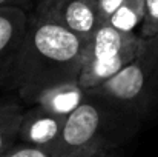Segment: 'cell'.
<instances>
[{"label": "cell", "mask_w": 158, "mask_h": 157, "mask_svg": "<svg viewBox=\"0 0 158 157\" xmlns=\"http://www.w3.org/2000/svg\"><path fill=\"white\" fill-rule=\"evenodd\" d=\"M85 43L66 28L29 14L28 29L8 86L34 103L46 89L78 82Z\"/></svg>", "instance_id": "cell-1"}, {"label": "cell", "mask_w": 158, "mask_h": 157, "mask_svg": "<svg viewBox=\"0 0 158 157\" xmlns=\"http://www.w3.org/2000/svg\"><path fill=\"white\" fill-rule=\"evenodd\" d=\"M141 128L158 108V36L143 39L135 59L103 85L88 89Z\"/></svg>", "instance_id": "cell-2"}, {"label": "cell", "mask_w": 158, "mask_h": 157, "mask_svg": "<svg viewBox=\"0 0 158 157\" xmlns=\"http://www.w3.org/2000/svg\"><path fill=\"white\" fill-rule=\"evenodd\" d=\"M140 131L109 102L88 91V97L72 114L68 116L60 142L55 150L60 157L78 150L97 151L121 150Z\"/></svg>", "instance_id": "cell-3"}, {"label": "cell", "mask_w": 158, "mask_h": 157, "mask_svg": "<svg viewBox=\"0 0 158 157\" xmlns=\"http://www.w3.org/2000/svg\"><path fill=\"white\" fill-rule=\"evenodd\" d=\"M143 37L137 33H123L103 23L85 45L78 83L85 89L103 85L138 54Z\"/></svg>", "instance_id": "cell-4"}, {"label": "cell", "mask_w": 158, "mask_h": 157, "mask_svg": "<svg viewBox=\"0 0 158 157\" xmlns=\"http://www.w3.org/2000/svg\"><path fill=\"white\" fill-rule=\"evenodd\" d=\"M34 12L66 28L85 45L102 26L98 0H39Z\"/></svg>", "instance_id": "cell-5"}, {"label": "cell", "mask_w": 158, "mask_h": 157, "mask_svg": "<svg viewBox=\"0 0 158 157\" xmlns=\"http://www.w3.org/2000/svg\"><path fill=\"white\" fill-rule=\"evenodd\" d=\"M29 14L19 6L0 8V88L8 86L11 72L22 48Z\"/></svg>", "instance_id": "cell-6"}, {"label": "cell", "mask_w": 158, "mask_h": 157, "mask_svg": "<svg viewBox=\"0 0 158 157\" xmlns=\"http://www.w3.org/2000/svg\"><path fill=\"white\" fill-rule=\"evenodd\" d=\"M66 119L43 109L39 105H32L23 109V116L19 126V140L28 145L55 148L61 139Z\"/></svg>", "instance_id": "cell-7"}, {"label": "cell", "mask_w": 158, "mask_h": 157, "mask_svg": "<svg viewBox=\"0 0 158 157\" xmlns=\"http://www.w3.org/2000/svg\"><path fill=\"white\" fill-rule=\"evenodd\" d=\"M86 97L88 89H85L78 82H68L43 91L35 99L34 105H39L57 116L68 117L86 100Z\"/></svg>", "instance_id": "cell-8"}, {"label": "cell", "mask_w": 158, "mask_h": 157, "mask_svg": "<svg viewBox=\"0 0 158 157\" xmlns=\"http://www.w3.org/2000/svg\"><path fill=\"white\" fill-rule=\"evenodd\" d=\"M23 108L15 102H0V156L19 140Z\"/></svg>", "instance_id": "cell-9"}, {"label": "cell", "mask_w": 158, "mask_h": 157, "mask_svg": "<svg viewBox=\"0 0 158 157\" xmlns=\"http://www.w3.org/2000/svg\"><path fill=\"white\" fill-rule=\"evenodd\" d=\"M144 19V0H124L106 22L118 31L135 33Z\"/></svg>", "instance_id": "cell-10"}, {"label": "cell", "mask_w": 158, "mask_h": 157, "mask_svg": "<svg viewBox=\"0 0 158 157\" xmlns=\"http://www.w3.org/2000/svg\"><path fill=\"white\" fill-rule=\"evenodd\" d=\"M0 157H60V153L55 148L35 146L23 142H15L9 150H6Z\"/></svg>", "instance_id": "cell-11"}, {"label": "cell", "mask_w": 158, "mask_h": 157, "mask_svg": "<svg viewBox=\"0 0 158 157\" xmlns=\"http://www.w3.org/2000/svg\"><path fill=\"white\" fill-rule=\"evenodd\" d=\"M138 34L143 39L158 36V0H144V19Z\"/></svg>", "instance_id": "cell-12"}, {"label": "cell", "mask_w": 158, "mask_h": 157, "mask_svg": "<svg viewBox=\"0 0 158 157\" xmlns=\"http://www.w3.org/2000/svg\"><path fill=\"white\" fill-rule=\"evenodd\" d=\"M123 2L124 0H98V12H100L102 25L106 23L112 17V14L120 8V5Z\"/></svg>", "instance_id": "cell-13"}, {"label": "cell", "mask_w": 158, "mask_h": 157, "mask_svg": "<svg viewBox=\"0 0 158 157\" xmlns=\"http://www.w3.org/2000/svg\"><path fill=\"white\" fill-rule=\"evenodd\" d=\"M64 157H124L121 150H112V151H97V150H91V148H85V150H78L69 156Z\"/></svg>", "instance_id": "cell-14"}, {"label": "cell", "mask_w": 158, "mask_h": 157, "mask_svg": "<svg viewBox=\"0 0 158 157\" xmlns=\"http://www.w3.org/2000/svg\"><path fill=\"white\" fill-rule=\"evenodd\" d=\"M28 0H0V8L3 6H19V8H23L26 6Z\"/></svg>", "instance_id": "cell-15"}, {"label": "cell", "mask_w": 158, "mask_h": 157, "mask_svg": "<svg viewBox=\"0 0 158 157\" xmlns=\"http://www.w3.org/2000/svg\"><path fill=\"white\" fill-rule=\"evenodd\" d=\"M35 2H39V0H35Z\"/></svg>", "instance_id": "cell-16"}]
</instances>
